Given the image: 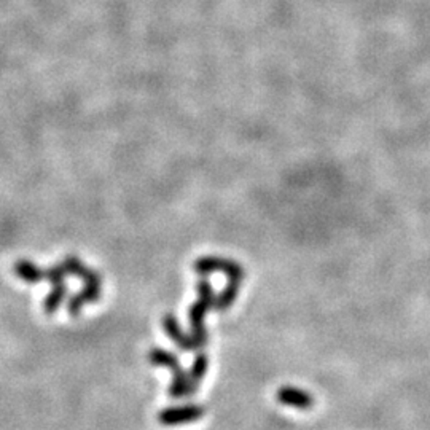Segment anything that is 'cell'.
<instances>
[{
    "label": "cell",
    "mask_w": 430,
    "mask_h": 430,
    "mask_svg": "<svg viewBox=\"0 0 430 430\" xmlns=\"http://www.w3.org/2000/svg\"><path fill=\"white\" fill-rule=\"evenodd\" d=\"M99 292H101L99 277L86 281V286L82 292L75 295V297L69 301V314L78 316L86 303H91V301H96L99 298Z\"/></svg>",
    "instance_id": "obj_3"
},
{
    "label": "cell",
    "mask_w": 430,
    "mask_h": 430,
    "mask_svg": "<svg viewBox=\"0 0 430 430\" xmlns=\"http://www.w3.org/2000/svg\"><path fill=\"white\" fill-rule=\"evenodd\" d=\"M66 286L64 284H59V286H53V290L48 293V297L43 301V311L46 314H55L59 306L62 304L64 298H66Z\"/></svg>",
    "instance_id": "obj_8"
},
{
    "label": "cell",
    "mask_w": 430,
    "mask_h": 430,
    "mask_svg": "<svg viewBox=\"0 0 430 430\" xmlns=\"http://www.w3.org/2000/svg\"><path fill=\"white\" fill-rule=\"evenodd\" d=\"M277 400L282 405L298 408V410H309L314 406V397L303 389L292 386H284L277 390Z\"/></svg>",
    "instance_id": "obj_2"
},
{
    "label": "cell",
    "mask_w": 430,
    "mask_h": 430,
    "mask_svg": "<svg viewBox=\"0 0 430 430\" xmlns=\"http://www.w3.org/2000/svg\"><path fill=\"white\" fill-rule=\"evenodd\" d=\"M207 367H209L207 357L204 356V354H200V356H196L195 362H193V365H191L190 373H188V376H190V386H191L193 394H195V392L200 389L201 381H203V378L207 373Z\"/></svg>",
    "instance_id": "obj_7"
},
{
    "label": "cell",
    "mask_w": 430,
    "mask_h": 430,
    "mask_svg": "<svg viewBox=\"0 0 430 430\" xmlns=\"http://www.w3.org/2000/svg\"><path fill=\"white\" fill-rule=\"evenodd\" d=\"M204 416V408L201 405H184L164 408L158 413V421L163 426H180V424H190L200 421Z\"/></svg>",
    "instance_id": "obj_1"
},
{
    "label": "cell",
    "mask_w": 430,
    "mask_h": 430,
    "mask_svg": "<svg viewBox=\"0 0 430 430\" xmlns=\"http://www.w3.org/2000/svg\"><path fill=\"white\" fill-rule=\"evenodd\" d=\"M148 359L153 365H160V367H168L172 370V372H175L177 368H180L179 360H177L174 354H171L168 351H163V349H158V347L152 349V351L148 352Z\"/></svg>",
    "instance_id": "obj_9"
},
{
    "label": "cell",
    "mask_w": 430,
    "mask_h": 430,
    "mask_svg": "<svg viewBox=\"0 0 430 430\" xmlns=\"http://www.w3.org/2000/svg\"><path fill=\"white\" fill-rule=\"evenodd\" d=\"M169 395L172 399H184V397H191L193 390L190 386V376L185 373L182 368H177L172 372V381L169 386Z\"/></svg>",
    "instance_id": "obj_4"
},
{
    "label": "cell",
    "mask_w": 430,
    "mask_h": 430,
    "mask_svg": "<svg viewBox=\"0 0 430 430\" xmlns=\"http://www.w3.org/2000/svg\"><path fill=\"white\" fill-rule=\"evenodd\" d=\"M15 274L28 284H37L43 279V270H40L39 266H35L34 263L29 260L16 261Z\"/></svg>",
    "instance_id": "obj_6"
},
{
    "label": "cell",
    "mask_w": 430,
    "mask_h": 430,
    "mask_svg": "<svg viewBox=\"0 0 430 430\" xmlns=\"http://www.w3.org/2000/svg\"><path fill=\"white\" fill-rule=\"evenodd\" d=\"M164 329H166V332H168V335L177 343V346H179L180 349H184V351H191V349H196L193 338L187 336V335H184V333H182L180 327H179V324H177V320L174 319V317H171V316L166 317Z\"/></svg>",
    "instance_id": "obj_5"
}]
</instances>
